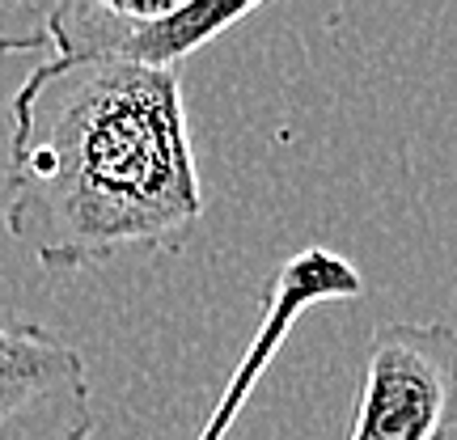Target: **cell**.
<instances>
[{
  "mask_svg": "<svg viewBox=\"0 0 457 440\" xmlns=\"http://www.w3.org/2000/svg\"><path fill=\"white\" fill-rule=\"evenodd\" d=\"M4 228L47 271L123 250H182L204 187L174 68L55 64L26 72L9 102Z\"/></svg>",
  "mask_w": 457,
  "mask_h": 440,
  "instance_id": "6da1fadb",
  "label": "cell"
},
{
  "mask_svg": "<svg viewBox=\"0 0 457 440\" xmlns=\"http://www.w3.org/2000/svg\"><path fill=\"white\" fill-rule=\"evenodd\" d=\"M259 9L187 0V4H128V0H55L0 4V55L47 51L55 64H136L174 68L233 30Z\"/></svg>",
  "mask_w": 457,
  "mask_h": 440,
  "instance_id": "7a4b0ae2",
  "label": "cell"
},
{
  "mask_svg": "<svg viewBox=\"0 0 457 440\" xmlns=\"http://www.w3.org/2000/svg\"><path fill=\"white\" fill-rule=\"evenodd\" d=\"M457 335L449 322L373 330L347 440H445L453 428Z\"/></svg>",
  "mask_w": 457,
  "mask_h": 440,
  "instance_id": "3957f363",
  "label": "cell"
},
{
  "mask_svg": "<svg viewBox=\"0 0 457 440\" xmlns=\"http://www.w3.org/2000/svg\"><path fill=\"white\" fill-rule=\"evenodd\" d=\"M94 390L81 352L34 322H0V440H89Z\"/></svg>",
  "mask_w": 457,
  "mask_h": 440,
  "instance_id": "277c9868",
  "label": "cell"
},
{
  "mask_svg": "<svg viewBox=\"0 0 457 440\" xmlns=\"http://www.w3.org/2000/svg\"><path fill=\"white\" fill-rule=\"evenodd\" d=\"M360 293H364L360 271L352 262H343L339 254H330V250H305V254H296L293 262H284L276 288L267 296L262 322H259V330H254V343H250V352L242 356V364L233 369L225 394L216 398L212 419L204 424L199 440H220L228 428H233L242 403L250 398V390H254V381H259L262 369L271 364L276 347L284 343L288 327L296 322V313L305 310V305H313V301H347V296H360Z\"/></svg>",
  "mask_w": 457,
  "mask_h": 440,
  "instance_id": "5b68a950",
  "label": "cell"
}]
</instances>
